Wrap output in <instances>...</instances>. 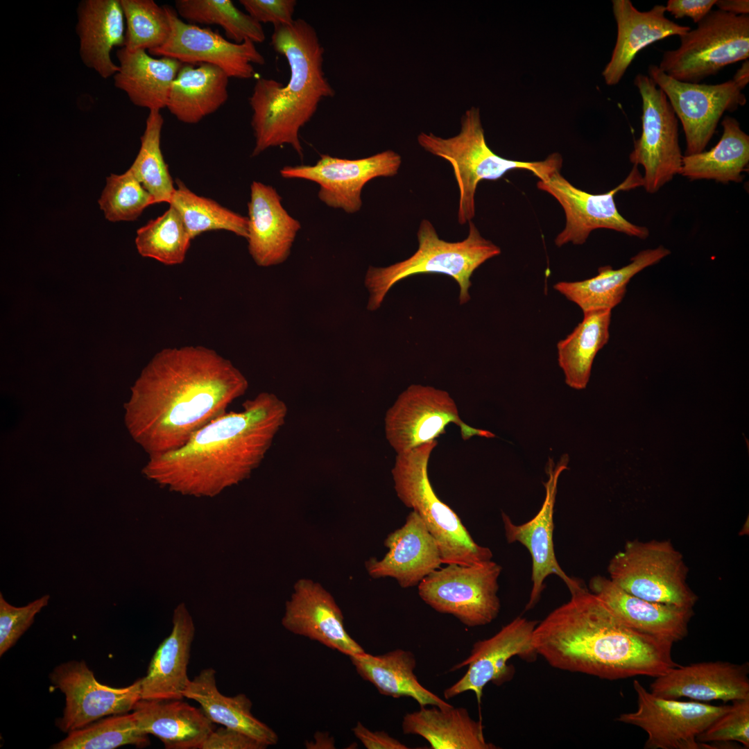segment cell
Instances as JSON below:
<instances>
[{
	"mask_svg": "<svg viewBox=\"0 0 749 749\" xmlns=\"http://www.w3.org/2000/svg\"><path fill=\"white\" fill-rule=\"evenodd\" d=\"M352 732L367 749H408L406 745L384 731H371L358 722Z\"/></svg>",
	"mask_w": 749,
	"mask_h": 749,
	"instance_id": "cell-50",
	"label": "cell"
},
{
	"mask_svg": "<svg viewBox=\"0 0 749 749\" xmlns=\"http://www.w3.org/2000/svg\"><path fill=\"white\" fill-rule=\"evenodd\" d=\"M52 685L65 696L59 729L70 732L105 716L132 712L141 699V678L126 687L101 684L84 661H70L55 667L50 674Z\"/></svg>",
	"mask_w": 749,
	"mask_h": 749,
	"instance_id": "cell-17",
	"label": "cell"
},
{
	"mask_svg": "<svg viewBox=\"0 0 749 749\" xmlns=\"http://www.w3.org/2000/svg\"><path fill=\"white\" fill-rule=\"evenodd\" d=\"M634 84L642 101V133L629 159L644 167L642 187L654 193L681 171L678 119L664 92L648 75L638 74Z\"/></svg>",
	"mask_w": 749,
	"mask_h": 749,
	"instance_id": "cell-13",
	"label": "cell"
},
{
	"mask_svg": "<svg viewBox=\"0 0 749 749\" xmlns=\"http://www.w3.org/2000/svg\"><path fill=\"white\" fill-rule=\"evenodd\" d=\"M98 202L105 218L112 222L135 221L146 207L156 204L130 169L107 177Z\"/></svg>",
	"mask_w": 749,
	"mask_h": 749,
	"instance_id": "cell-44",
	"label": "cell"
},
{
	"mask_svg": "<svg viewBox=\"0 0 749 749\" xmlns=\"http://www.w3.org/2000/svg\"><path fill=\"white\" fill-rule=\"evenodd\" d=\"M569 456L564 454L555 465L549 458L546 467L548 480L544 483L545 498L538 513L531 520L522 524H514L509 516L502 513L505 535L508 543L519 542L529 551L532 559V588L525 610L535 607L545 587L544 581L552 574L562 579L569 592L583 583L565 574L558 562L553 544V513L557 485L560 474L567 470Z\"/></svg>",
	"mask_w": 749,
	"mask_h": 749,
	"instance_id": "cell-20",
	"label": "cell"
},
{
	"mask_svg": "<svg viewBox=\"0 0 749 749\" xmlns=\"http://www.w3.org/2000/svg\"><path fill=\"white\" fill-rule=\"evenodd\" d=\"M229 78L212 64H183L171 84L166 108L182 123H197L226 103Z\"/></svg>",
	"mask_w": 749,
	"mask_h": 749,
	"instance_id": "cell-31",
	"label": "cell"
},
{
	"mask_svg": "<svg viewBox=\"0 0 749 749\" xmlns=\"http://www.w3.org/2000/svg\"><path fill=\"white\" fill-rule=\"evenodd\" d=\"M723 134L708 151L683 155L680 174L691 180L740 182L749 162V136L734 117L725 116Z\"/></svg>",
	"mask_w": 749,
	"mask_h": 749,
	"instance_id": "cell-36",
	"label": "cell"
},
{
	"mask_svg": "<svg viewBox=\"0 0 749 749\" xmlns=\"http://www.w3.org/2000/svg\"><path fill=\"white\" fill-rule=\"evenodd\" d=\"M417 141L426 151L451 164L459 191L457 216L461 225L475 216V193L481 180H496L515 169L529 171L542 180L560 171L562 165V156L558 153L535 162L517 161L497 155L487 145L480 110L476 107L462 115L457 135L443 138L421 132Z\"/></svg>",
	"mask_w": 749,
	"mask_h": 749,
	"instance_id": "cell-5",
	"label": "cell"
},
{
	"mask_svg": "<svg viewBox=\"0 0 749 749\" xmlns=\"http://www.w3.org/2000/svg\"><path fill=\"white\" fill-rule=\"evenodd\" d=\"M76 32L83 64L101 78L119 71L111 58L114 47L124 46L126 21L120 0H83L77 8Z\"/></svg>",
	"mask_w": 749,
	"mask_h": 749,
	"instance_id": "cell-28",
	"label": "cell"
},
{
	"mask_svg": "<svg viewBox=\"0 0 749 749\" xmlns=\"http://www.w3.org/2000/svg\"><path fill=\"white\" fill-rule=\"evenodd\" d=\"M633 687L637 696L635 712L623 713L617 721L644 730L648 738L644 749L714 748L697 741V737L730 705L701 702H683L656 696L637 680Z\"/></svg>",
	"mask_w": 749,
	"mask_h": 749,
	"instance_id": "cell-14",
	"label": "cell"
},
{
	"mask_svg": "<svg viewBox=\"0 0 749 749\" xmlns=\"http://www.w3.org/2000/svg\"><path fill=\"white\" fill-rule=\"evenodd\" d=\"M175 8L178 16L189 24L221 26L227 39L234 43L241 44L247 39L254 43L265 40L261 24L230 0H176Z\"/></svg>",
	"mask_w": 749,
	"mask_h": 749,
	"instance_id": "cell-39",
	"label": "cell"
},
{
	"mask_svg": "<svg viewBox=\"0 0 749 749\" xmlns=\"http://www.w3.org/2000/svg\"><path fill=\"white\" fill-rule=\"evenodd\" d=\"M150 744L148 735L137 726L132 712L108 716L82 728L52 746L53 749H113L126 745Z\"/></svg>",
	"mask_w": 749,
	"mask_h": 749,
	"instance_id": "cell-42",
	"label": "cell"
},
{
	"mask_svg": "<svg viewBox=\"0 0 749 749\" xmlns=\"http://www.w3.org/2000/svg\"><path fill=\"white\" fill-rule=\"evenodd\" d=\"M286 414V405L275 394L259 393L241 411L226 413L182 447L149 456L142 473L182 494L214 497L259 467Z\"/></svg>",
	"mask_w": 749,
	"mask_h": 749,
	"instance_id": "cell-3",
	"label": "cell"
},
{
	"mask_svg": "<svg viewBox=\"0 0 749 749\" xmlns=\"http://www.w3.org/2000/svg\"><path fill=\"white\" fill-rule=\"evenodd\" d=\"M732 702L729 709L697 737L699 743L737 741L749 748V698Z\"/></svg>",
	"mask_w": 749,
	"mask_h": 749,
	"instance_id": "cell-45",
	"label": "cell"
},
{
	"mask_svg": "<svg viewBox=\"0 0 749 749\" xmlns=\"http://www.w3.org/2000/svg\"><path fill=\"white\" fill-rule=\"evenodd\" d=\"M175 184L169 205L179 213L192 239L203 232L213 230H226L247 239V217L211 198L196 194L178 179Z\"/></svg>",
	"mask_w": 749,
	"mask_h": 749,
	"instance_id": "cell-38",
	"label": "cell"
},
{
	"mask_svg": "<svg viewBox=\"0 0 749 749\" xmlns=\"http://www.w3.org/2000/svg\"><path fill=\"white\" fill-rule=\"evenodd\" d=\"M268 747L242 732L223 726L214 729L199 749H265Z\"/></svg>",
	"mask_w": 749,
	"mask_h": 749,
	"instance_id": "cell-48",
	"label": "cell"
},
{
	"mask_svg": "<svg viewBox=\"0 0 749 749\" xmlns=\"http://www.w3.org/2000/svg\"><path fill=\"white\" fill-rule=\"evenodd\" d=\"M613 14L617 26V41L611 58L602 72L608 85L619 83L637 54L651 44L664 38L681 36L691 28L665 16L663 5L648 11L638 10L630 0H613Z\"/></svg>",
	"mask_w": 749,
	"mask_h": 749,
	"instance_id": "cell-25",
	"label": "cell"
},
{
	"mask_svg": "<svg viewBox=\"0 0 749 749\" xmlns=\"http://www.w3.org/2000/svg\"><path fill=\"white\" fill-rule=\"evenodd\" d=\"M164 119L159 110H152L146 121L138 154L129 168L156 204L170 203L175 187L161 149Z\"/></svg>",
	"mask_w": 749,
	"mask_h": 749,
	"instance_id": "cell-40",
	"label": "cell"
},
{
	"mask_svg": "<svg viewBox=\"0 0 749 749\" xmlns=\"http://www.w3.org/2000/svg\"><path fill=\"white\" fill-rule=\"evenodd\" d=\"M643 186L642 176L634 166L626 179L614 189L600 194L583 191L566 180L560 171L552 173L537 182V187L553 197L564 209L566 223L557 235L555 244L561 247L569 243L583 244L592 231L604 228L612 230L641 239H646L649 230L635 225L618 212L614 196L621 190Z\"/></svg>",
	"mask_w": 749,
	"mask_h": 749,
	"instance_id": "cell-15",
	"label": "cell"
},
{
	"mask_svg": "<svg viewBox=\"0 0 749 749\" xmlns=\"http://www.w3.org/2000/svg\"><path fill=\"white\" fill-rule=\"evenodd\" d=\"M248 251L256 264L268 267L283 263L289 257L300 223L282 205L276 189L253 181L248 203Z\"/></svg>",
	"mask_w": 749,
	"mask_h": 749,
	"instance_id": "cell-24",
	"label": "cell"
},
{
	"mask_svg": "<svg viewBox=\"0 0 749 749\" xmlns=\"http://www.w3.org/2000/svg\"><path fill=\"white\" fill-rule=\"evenodd\" d=\"M248 388L242 372L212 349L164 348L131 387L124 404L125 424L149 456L175 450L225 415Z\"/></svg>",
	"mask_w": 749,
	"mask_h": 749,
	"instance_id": "cell-1",
	"label": "cell"
},
{
	"mask_svg": "<svg viewBox=\"0 0 749 749\" xmlns=\"http://www.w3.org/2000/svg\"><path fill=\"white\" fill-rule=\"evenodd\" d=\"M195 626L184 603L174 610L173 628L155 651L145 676L141 678V698L182 699L190 679L187 669Z\"/></svg>",
	"mask_w": 749,
	"mask_h": 749,
	"instance_id": "cell-27",
	"label": "cell"
},
{
	"mask_svg": "<svg viewBox=\"0 0 749 749\" xmlns=\"http://www.w3.org/2000/svg\"><path fill=\"white\" fill-rule=\"evenodd\" d=\"M537 621L517 617L491 637L479 640L473 644L470 655L451 671L467 666L465 675L446 689V699L465 691H473L481 703L483 690L488 682L501 685L510 680L514 673L508 660L514 656L529 662L537 655L533 645V635Z\"/></svg>",
	"mask_w": 749,
	"mask_h": 749,
	"instance_id": "cell-19",
	"label": "cell"
},
{
	"mask_svg": "<svg viewBox=\"0 0 749 749\" xmlns=\"http://www.w3.org/2000/svg\"><path fill=\"white\" fill-rule=\"evenodd\" d=\"M670 254L662 246L646 249L632 257L626 266L613 269L610 266L599 268L597 275L577 282H559L553 289L582 311L610 309L618 305L626 292L630 280L644 268L653 266Z\"/></svg>",
	"mask_w": 749,
	"mask_h": 749,
	"instance_id": "cell-35",
	"label": "cell"
},
{
	"mask_svg": "<svg viewBox=\"0 0 749 749\" xmlns=\"http://www.w3.org/2000/svg\"><path fill=\"white\" fill-rule=\"evenodd\" d=\"M350 659L359 676L372 684L382 695L412 698L420 707L452 706L419 682L414 673L416 660L411 651L396 649L380 655L365 651Z\"/></svg>",
	"mask_w": 749,
	"mask_h": 749,
	"instance_id": "cell-34",
	"label": "cell"
},
{
	"mask_svg": "<svg viewBox=\"0 0 749 749\" xmlns=\"http://www.w3.org/2000/svg\"><path fill=\"white\" fill-rule=\"evenodd\" d=\"M437 444L434 440L397 454L391 472L397 496L422 519L438 544L442 563L472 565L490 560L491 550L474 542L457 514L431 486L428 463Z\"/></svg>",
	"mask_w": 749,
	"mask_h": 749,
	"instance_id": "cell-7",
	"label": "cell"
},
{
	"mask_svg": "<svg viewBox=\"0 0 749 749\" xmlns=\"http://www.w3.org/2000/svg\"><path fill=\"white\" fill-rule=\"evenodd\" d=\"M501 567L490 560L472 565L448 564L418 585L420 597L436 611L452 614L468 627L488 624L497 617Z\"/></svg>",
	"mask_w": 749,
	"mask_h": 749,
	"instance_id": "cell-11",
	"label": "cell"
},
{
	"mask_svg": "<svg viewBox=\"0 0 749 749\" xmlns=\"http://www.w3.org/2000/svg\"><path fill=\"white\" fill-rule=\"evenodd\" d=\"M460 429L464 440L477 436L492 438V432L469 426L460 417L454 400L443 390L412 384L388 408L385 417L386 439L397 454L436 440L449 424Z\"/></svg>",
	"mask_w": 749,
	"mask_h": 749,
	"instance_id": "cell-12",
	"label": "cell"
},
{
	"mask_svg": "<svg viewBox=\"0 0 749 749\" xmlns=\"http://www.w3.org/2000/svg\"><path fill=\"white\" fill-rule=\"evenodd\" d=\"M50 596L44 595L25 606L8 603L0 594V656L13 646L33 624L35 615L49 603Z\"/></svg>",
	"mask_w": 749,
	"mask_h": 749,
	"instance_id": "cell-46",
	"label": "cell"
},
{
	"mask_svg": "<svg viewBox=\"0 0 749 749\" xmlns=\"http://www.w3.org/2000/svg\"><path fill=\"white\" fill-rule=\"evenodd\" d=\"M402 162L401 155L393 150L356 160L321 155L313 165L286 166L280 174L286 179L316 182L323 203L354 214L362 207L361 193L365 184L376 178L395 176Z\"/></svg>",
	"mask_w": 749,
	"mask_h": 749,
	"instance_id": "cell-16",
	"label": "cell"
},
{
	"mask_svg": "<svg viewBox=\"0 0 749 749\" xmlns=\"http://www.w3.org/2000/svg\"><path fill=\"white\" fill-rule=\"evenodd\" d=\"M133 713L138 728L158 738L166 749H199L214 730L203 710L182 699H140Z\"/></svg>",
	"mask_w": 749,
	"mask_h": 749,
	"instance_id": "cell-29",
	"label": "cell"
},
{
	"mask_svg": "<svg viewBox=\"0 0 749 749\" xmlns=\"http://www.w3.org/2000/svg\"><path fill=\"white\" fill-rule=\"evenodd\" d=\"M170 24L166 42L148 52L169 57L183 64H209L222 69L229 78L248 79L254 76L252 64L264 65V57L250 40L241 44L230 42L208 28L181 19L175 9L164 6Z\"/></svg>",
	"mask_w": 749,
	"mask_h": 749,
	"instance_id": "cell-18",
	"label": "cell"
},
{
	"mask_svg": "<svg viewBox=\"0 0 749 749\" xmlns=\"http://www.w3.org/2000/svg\"><path fill=\"white\" fill-rule=\"evenodd\" d=\"M216 675L212 668L203 669L190 680L184 697L198 703L213 723L242 732L268 746L276 745L277 733L253 716L250 698L243 694L234 696L222 694L217 688Z\"/></svg>",
	"mask_w": 749,
	"mask_h": 749,
	"instance_id": "cell-33",
	"label": "cell"
},
{
	"mask_svg": "<svg viewBox=\"0 0 749 749\" xmlns=\"http://www.w3.org/2000/svg\"><path fill=\"white\" fill-rule=\"evenodd\" d=\"M664 51L658 67L682 82L700 83L725 67L749 57V15L711 10L697 27Z\"/></svg>",
	"mask_w": 749,
	"mask_h": 749,
	"instance_id": "cell-9",
	"label": "cell"
},
{
	"mask_svg": "<svg viewBox=\"0 0 749 749\" xmlns=\"http://www.w3.org/2000/svg\"><path fill=\"white\" fill-rule=\"evenodd\" d=\"M748 663L715 661L678 665L655 678L649 691L668 699L724 702L749 698Z\"/></svg>",
	"mask_w": 749,
	"mask_h": 749,
	"instance_id": "cell-23",
	"label": "cell"
},
{
	"mask_svg": "<svg viewBox=\"0 0 749 749\" xmlns=\"http://www.w3.org/2000/svg\"><path fill=\"white\" fill-rule=\"evenodd\" d=\"M715 6L718 10L736 15H748V0H716Z\"/></svg>",
	"mask_w": 749,
	"mask_h": 749,
	"instance_id": "cell-51",
	"label": "cell"
},
{
	"mask_svg": "<svg viewBox=\"0 0 749 749\" xmlns=\"http://www.w3.org/2000/svg\"><path fill=\"white\" fill-rule=\"evenodd\" d=\"M405 734L419 735L433 749H496L484 737L481 721L473 720L464 707H420L403 718Z\"/></svg>",
	"mask_w": 749,
	"mask_h": 749,
	"instance_id": "cell-32",
	"label": "cell"
},
{
	"mask_svg": "<svg viewBox=\"0 0 749 749\" xmlns=\"http://www.w3.org/2000/svg\"><path fill=\"white\" fill-rule=\"evenodd\" d=\"M463 241L441 239L428 219L420 221L417 238L418 248L409 258L387 267L370 266L365 285L370 296L367 309L375 311L381 305L390 289L399 281L419 274L439 273L453 278L458 284L460 304L470 300L469 289L474 272L487 260L501 254V249L485 239L472 221Z\"/></svg>",
	"mask_w": 749,
	"mask_h": 749,
	"instance_id": "cell-6",
	"label": "cell"
},
{
	"mask_svg": "<svg viewBox=\"0 0 749 749\" xmlns=\"http://www.w3.org/2000/svg\"><path fill=\"white\" fill-rule=\"evenodd\" d=\"M282 625L349 657L365 652L347 632L344 617L333 596L319 583L299 579L286 601Z\"/></svg>",
	"mask_w": 749,
	"mask_h": 749,
	"instance_id": "cell-21",
	"label": "cell"
},
{
	"mask_svg": "<svg viewBox=\"0 0 749 749\" xmlns=\"http://www.w3.org/2000/svg\"><path fill=\"white\" fill-rule=\"evenodd\" d=\"M648 74L664 92L681 121L686 140L685 155L704 151L724 112L735 111L746 103L742 91L749 82L748 60L732 79L715 85L677 80L655 64L649 65Z\"/></svg>",
	"mask_w": 749,
	"mask_h": 749,
	"instance_id": "cell-10",
	"label": "cell"
},
{
	"mask_svg": "<svg viewBox=\"0 0 749 749\" xmlns=\"http://www.w3.org/2000/svg\"><path fill=\"white\" fill-rule=\"evenodd\" d=\"M716 1L669 0L665 8L676 19L688 17L698 24L712 10Z\"/></svg>",
	"mask_w": 749,
	"mask_h": 749,
	"instance_id": "cell-49",
	"label": "cell"
},
{
	"mask_svg": "<svg viewBox=\"0 0 749 749\" xmlns=\"http://www.w3.org/2000/svg\"><path fill=\"white\" fill-rule=\"evenodd\" d=\"M589 590L603 601L620 620L634 629L673 644L687 635L693 609L644 600L626 592L608 578L600 575L589 580Z\"/></svg>",
	"mask_w": 749,
	"mask_h": 749,
	"instance_id": "cell-26",
	"label": "cell"
},
{
	"mask_svg": "<svg viewBox=\"0 0 749 749\" xmlns=\"http://www.w3.org/2000/svg\"><path fill=\"white\" fill-rule=\"evenodd\" d=\"M570 594L533 631L537 655L551 666L615 680L656 678L679 665L672 642L626 625L585 585Z\"/></svg>",
	"mask_w": 749,
	"mask_h": 749,
	"instance_id": "cell-2",
	"label": "cell"
},
{
	"mask_svg": "<svg viewBox=\"0 0 749 749\" xmlns=\"http://www.w3.org/2000/svg\"><path fill=\"white\" fill-rule=\"evenodd\" d=\"M271 45L286 59L290 78L283 85L260 78L254 85L249 98L255 139L252 156L289 144L302 158L300 129L311 120L320 102L335 94L323 71L324 49L315 28L302 19L275 26Z\"/></svg>",
	"mask_w": 749,
	"mask_h": 749,
	"instance_id": "cell-4",
	"label": "cell"
},
{
	"mask_svg": "<svg viewBox=\"0 0 749 749\" xmlns=\"http://www.w3.org/2000/svg\"><path fill=\"white\" fill-rule=\"evenodd\" d=\"M126 21L124 48L148 52L162 46L170 33L165 6L153 0H120Z\"/></svg>",
	"mask_w": 749,
	"mask_h": 749,
	"instance_id": "cell-43",
	"label": "cell"
},
{
	"mask_svg": "<svg viewBox=\"0 0 749 749\" xmlns=\"http://www.w3.org/2000/svg\"><path fill=\"white\" fill-rule=\"evenodd\" d=\"M239 3L259 23H272L273 26L289 24L297 1L295 0H240Z\"/></svg>",
	"mask_w": 749,
	"mask_h": 749,
	"instance_id": "cell-47",
	"label": "cell"
},
{
	"mask_svg": "<svg viewBox=\"0 0 749 749\" xmlns=\"http://www.w3.org/2000/svg\"><path fill=\"white\" fill-rule=\"evenodd\" d=\"M611 313L606 309L584 311L582 321L558 343V363L571 388H586L594 359L609 341Z\"/></svg>",
	"mask_w": 749,
	"mask_h": 749,
	"instance_id": "cell-37",
	"label": "cell"
},
{
	"mask_svg": "<svg viewBox=\"0 0 749 749\" xmlns=\"http://www.w3.org/2000/svg\"><path fill=\"white\" fill-rule=\"evenodd\" d=\"M191 240L179 213L169 205L164 214L137 230L135 245L142 257L178 265L184 261Z\"/></svg>",
	"mask_w": 749,
	"mask_h": 749,
	"instance_id": "cell-41",
	"label": "cell"
},
{
	"mask_svg": "<svg viewBox=\"0 0 749 749\" xmlns=\"http://www.w3.org/2000/svg\"><path fill=\"white\" fill-rule=\"evenodd\" d=\"M119 69L114 85L136 106L161 110L166 107L171 84L183 63L169 57L155 58L145 50H117Z\"/></svg>",
	"mask_w": 749,
	"mask_h": 749,
	"instance_id": "cell-30",
	"label": "cell"
},
{
	"mask_svg": "<svg viewBox=\"0 0 749 749\" xmlns=\"http://www.w3.org/2000/svg\"><path fill=\"white\" fill-rule=\"evenodd\" d=\"M384 558H371L365 569L372 578H395L403 588L418 585L442 564L438 544L424 521L414 510L404 524L388 535Z\"/></svg>",
	"mask_w": 749,
	"mask_h": 749,
	"instance_id": "cell-22",
	"label": "cell"
},
{
	"mask_svg": "<svg viewBox=\"0 0 749 749\" xmlns=\"http://www.w3.org/2000/svg\"><path fill=\"white\" fill-rule=\"evenodd\" d=\"M608 571L617 586L648 601L693 609L698 600L687 585L682 555L669 540L626 542Z\"/></svg>",
	"mask_w": 749,
	"mask_h": 749,
	"instance_id": "cell-8",
	"label": "cell"
}]
</instances>
